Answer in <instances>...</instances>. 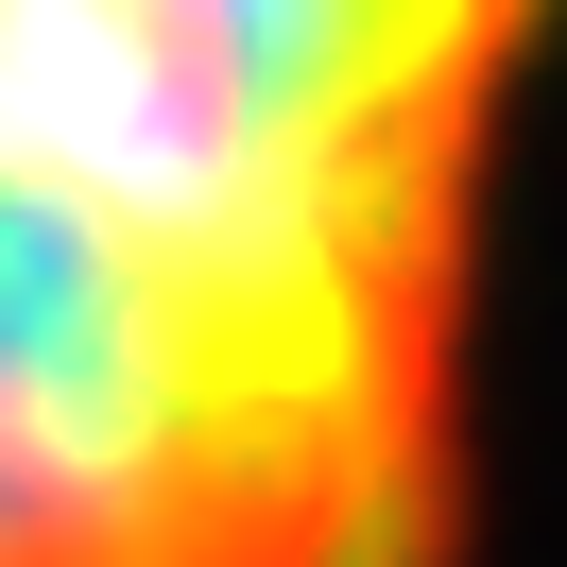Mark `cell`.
Wrapping results in <instances>:
<instances>
[{
  "mask_svg": "<svg viewBox=\"0 0 567 567\" xmlns=\"http://www.w3.org/2000/svg\"><path fill=\"white\" fill-rule=\"evenodd\" d=\"M550 0H0V567H464Z\"/></svg>",
  "mask_w": 567,
  "mask_h": 567,
  "instance_id": "1",
  "label": "cell"
}]
</instances>
